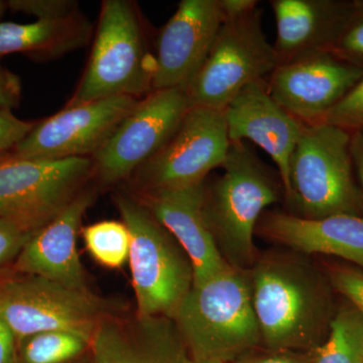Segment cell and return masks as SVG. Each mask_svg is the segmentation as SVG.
<instances>
[{
    "instance_id": "6da1fadb",
    "label": "cell",
    "mask_w": 363,
    "mask_h": 363,
    "mask_svg": "<svg viewBox=\"0 0 363 363\" xmlns=\"http://www.w3.org/2000/svg\"><path fill=\"white\" fill-rule=\"evenodd\" d=\"M262 342L269 350H316L335 312L330 279L305 257L272 253L250 269Z\"/></svg>"
},
{
    "instance_id": "7a4b0ae2",
    "label": "cell",
    "mask_w": 363,
    "mask_h": 363,
    "mask_svg": "<svg viewBox=\"0 0 363 363\" xmlns=\"http://www.w3.org/2000/svg\"><path fill=\"white\" fill-rule=\"evenodd\" d=\"M174 321L194 362L248 354L262 342L248 269L230 267L193 285Z\"/></svg>"
},
{
    "instance_id": "3957f363",
    "label": "cell",
    "mask_w": 363,
    "mask_h": 363,
    "mask_svg": "<svg viewBox=\"0 0 363 363\" xmlns=\"http://www.w3.org/2000/svg\"><path fill=\"white\" fill-rule=\"evenodd\" d=\"M221 168L211 186L205 183V216L226 262L250 269L259 259L253 241L257 224L279 202L283 185L245 142L231 143Z\"/></svg>"
},
{
    "instance_id": "277c9868",
    "label": "cell",
    "mask_w": 363,
    "mask_h": 363,
    "mask_svg": "<svg viewBox=\"0 0 363 363\" xmlns=\"http://www.w3.org/2000/svg\"><path fill=\"white\" fill-rule=\"evenodd\" d=\"M114 200L130 234L128 260L135 315L174 319L193 286L190 259L143 200L121 192Z\"/></svg>"
},
{
    "instance_id": "5b68a950",
    "label": "cell",
    "mask_w": 363,
    "mask_h": 363,
    "mask_svg": "<svg viewBox=\"0 0 363 363\" xmlns=\"http://www.w3.org/2000/svg\"><path fill=\"white\" fill-rule=\"evenodd\" d=\"M350 131L328 123L305 125L290 162L298 216H363V192L353 176Z\"/></svg>"
},
{
    "instance_id": "8992f818",
    "label": "cell",
    "mask_w": 363,
    "mask_h": 363,
    "mask_svg": "<svg viewBox=\"0 0 363 363\" xmlns=\"http://www.w3.org/2000/svg\"><path fill=\"white\" fill-rule=\"evenodd\" d=\"M152 67L135 4L105 0L87 66L67 106L147 95L152 92Z\"/></svg>"
},
{
    "instance_id": "52a82bcc",
    "label": "cell",
    "mask_w": 363,
    "mask_h": 363,
    "mask_svg": "<svg viewBox=\"0 0 363 363\" xmlns=\"http://www.w3.org/2000/svg\"><path fill=\"white\" fill-rule=\"evenodd\" d=\"M119 312V303L42 277L25 274L0 281V318L18 341L51 331L92 341L100 325Z\"/></svg>"
},
{
    "instance_id": "ba28073f",
    "label": "cell",
    "mask_w": 363,
    "mask_h": 363,
    "mask_svg": "<svg viewBox=\"0 0 363 363\" xmlns=\"http://www.w3.org/2000/svg\"><path fill=\"white\" fill-rule=\"evenodd\" d=\"M262 9L224 21L204 63L189 83L191 106L225 111L243 88L278 67L274 45L262 26Z\"/></svg>"
},
{
    "instance_id": "9c48e42d",
    "label": "cell",
    "mask_w": 363,
    "mask_h": 363,
    "mask_svg": "<svg viewBox=\"0 0 363 363\" xmlns=\"http://www.w3.org/2000/svg\"><path fill=\"white\" fill-rule=\"evenodd\" d=\"M92 175L91 157H0V217L35 233L84 190Z\"/></svg>"
},
{
    "instance_id": "30bf717a",
    "label": "cell",
    "mask_w": 363,
    "mask_h": 363,
    "mask_svg": "<svg viewBox=\"0 0 363 363\" xmlns=\"http://www.w3.org/2000/svg\"><path fill=\"white\" fill-rule=\"evenodd\" d=\"M223 111L191 106L169 142L133 174L145 193L203 183L230 149Z\"/></svg>"
},
{
    "instance_id": "8fae6325",
    "label": "cell",
    "mask_w": 363,
    "mask_h": 363,
    "mask_svg": "<svg viewBox=\"0 0 363 363\" xmlns=\"http://www.w3.org/2000/svg\"><path fill=\"white\" fill-rule=\"evenodd\" d=\"M190 107L185 88L152 91L145 95L91 157L93 175L104 185L133 176L169 142Z\"/></svg>"
},
{
    "instance_id": "7c38bea8",
    "label": "cell",
    "mask_w": 363,
    "mask_h": 363,
    "mask_svg": "<svg viewBox=\"0 0 363 363\" xmlns=\"http://www.w3.org/2000/svg\"><path fill=\"white\" fill-rule=\"evenodd\" d=\"M138 101L130 96H116L66 106L55 116L35 123L14 147L13 156L43 160L92 157Z\"/></svg>"
},
{
    "instance_id": "4fadbf2b",
    "label": "cell",
    "mask_w": 363,
    "mask_h": 363,
    "mask_svg": "<svg viewBox=\"0 0 363 363\" xmlns=\"http://www.w3.org/2000/svg\"><path fill=\"white\" fill-rule=\"evenodd\" d=\"M362 76V69L321 52L279 65L267 86L279 106L311 125L321 123Z\"/></svg>"
},
{
    "instance_id": "5bb4252c",
    "label": "cell",
    "mask_w": 363,
    "mask_h": 363,
    "mask_svg": "<svg viewBox=\"0 0 363 363\" xmlns=\"http://www.w3.org/2000/svg\"><path fill=\"white\" fill-rule=\"evenodd\" d=\"M219 0H183L157 38L152 91L187 88L223 23Z\"/></svg>"
},
{
    "instance_id": "9a60e30c",
    "label": "cell",
    "mask_w": 363,
    "mask_h": 363,
    "mask_svg": "<svg viewBox=\"0 0 363 363\" xmlns=\"http://www.w3.org/2000/svg\"><path fill=\"white\" fill-rule=\"evenodd\" d=\"M224 113L230 143L250 140L267 152L278 167L284 196L292 204L290 162L305 124L272 99L264 80L243 88Z\"/></svg>"
},
{
    "instance_id": "2e32d148",
    "label": "cell",
    "mask_w": 363,
    "mask_h": 363,
    "mask_svg": "<svg viewBox=\"0 0 363 363\" xmlns=\"http://www.w3.org/2000/svg\"><path fill=\"white\" fill-rule=\"evenodd\" d=\"M143 203L190 259L199 285L230 267L219 250L205 216V182L189 187L145 193Z\"/></svg>"
},
{
    "instance_id": "e0dca14e",
    "label": "cell",
    "mask_w": 363,
    "mask_h": 363,
    "mask_svg": "<svg viewBox=\"0 0 363 363\" xmlns=\"http://www.w3.org/2000/svg\"><path fill=\"white\" fill-rule=\"evenodd\" d=\"M94 363H195L168 317L105 320L91 344Z\"/></svg>"
},
{
    "instance_id": "ac0fdd59",
    "label": "cell",
    "mask_w": 363,
    "mask_h": 363,
    "mask_svg": "<svg viewBox=\"0 0 363 363\" xmlns=\"http://www.w3.org/2000/svg\"><path fill=\"white\" fill-rule=\"evenodd\" d=\"M96 197L85 188L52 221L30 236L16 259V269L77 289L89 290L77 250L81 222Z\"/></svg>"
},
{
    "instance_id": "d6986e66",
    "label": "cell",
    "mask_w": 363,
    "mask_h": 363,
    "mask_svg": "<svg viewBox=\"0 0 363 363\" xmlns=\"http://www.w3.org/2000/svg\"><path fill=\"white\" fill-rule=\"evenodd\" d=\"M279 65L315 52H332L357 11V1L272 0ZM278 65V66H279Z\"/></svg>"
},
{
    "instance_id": "ffe728a7",
    "label": "cell",
    "mask_w": 363,
    "mask_h": 363,
    "mask_svg": "<svg viewBox=\"0 0 363 363\" xmlns=\"http://www.w3.org/2000/svg\"><path fill=\"white\" fill-rule=\"evenodd\" d=\"M257 230L267 240L297 252L334 255L363 269V216L334 215L310 219L272 211L262 215Z\"/></svg>"
},
{
    "instance_id": "44dd1931",
    "label": "cell",
    "mask_w": 363,
    "mask_h": 363,
    "mask_svg": "<svg viewBox=\"0 0 363 363\" xmlns=\"http://www.w3.org/2000/svg\"><path fill=\"white\" fill-rule=\"evenodd\" d=\"M92 35V25L80 13L62 20H38L21 23L0 21V57L30 52L57 58L85 47Z\"/></svg>"
},
{
    "instance_id": "7402d4cb",
    "label": "cell",
    "mask_w": 363,
    "mask_h": 363,
    "mask_svg": "<svg viewBox=\"0 0 363 363\" xmlns=\"http://www.w3.org/2000/svg\"><path fill=\"white\" fill-rule=\"evenodd\" d=\"M314 352V363H363V316L346 305L335 312L327 338Z\"/></svg>"
},
{
    "instance_id": "603a6c76",
    "label": "cell",
    "mask_w": 363,
    "mask_h": 363,
    "mask_svg": "<svg viewBox=\"0 0 363 363\" xmlns=\"http://www.w3.org/2000/svg\"><path fill=\"white\" fill-rule=\"evenodd\" d=\"M21 363H70L85 352L92 341L65 331L43 332L18 341Z\"/></svg>"
},
{
    "instance_id": "cb8c5ba5",
    "label": "cell",
    "mask_w": 363,
    "mask_h": 363,
    "mask_svg": "<svg viewBox=\"0 0 363 363\" xmlns=\"http://www.w3.org/2000/svg\"><path fill=\"white\" fill-rule=\"evenodd\" d=\"M85 247L95 262L121 269L130 257V234L123 221L104 220L83 228Z\"/></svg>"
},
{
    "instance_id": "d4e9b609",
    "label": "cell",
    "mask_w": 363,
    "mask_h": 363,
    "mask_svg": "<svg viewBox=\"0 0 363 363\" xmlns=\"http://www.w3.org/2000/svg\"><path fill=\"white\" fill-rule=\"evenodd\" d=\"M353 133L363 130V76L322 121Z\"/></svg>"
},
{
    "instance_id": "484cf974",
    "label": "cell",
    "mask_w": 363,
    "mask_h": 363,
    "mask_svg": "<svg viewBox=\"0 0 363 363\" xmlns=\"http://www.w3.org/2000/svg\"><path fill=\"white\" fill-rule=\"evenodd\" d=\"M357 4V13L344 28L332 52L363 70V7L359 0Z\"/></svg>"
},
{
    "instance_id": "4316f807",
    "label": "cell",
    "mask_w": 363,
    "mask_h": 363,
    "mask_svg": "<svg viewBox=\"0 0 363 363\" xmlns=\"http://www.w3.org/2000/svg\"><path fill=\"white\" fill-rule=\"evenodd\" d=\"M7 7L38 20H62L79 13L78 2L71 0H11L7 1Z\"/></svg>"
},
{
    "instance_id": "83f0119b",
    "label": "cell",
    "mask_w": 363,
    "mask_h": 363,
    "mask_svg": "<svg viewBox=\"0 0 363 363\" xmlns=\"http://www.w3.org/2000/svg\"><path fill=\"white\" fill-rule=\"evenodd\" d=\"M333 289L343 295L363 316V272L354 267H333L330 272Z\"/></svg>"
},
{
    "instance_id": "f1b7e54d",
    "label": "cell",
    "mask_w": 363,
    "mask_h": 363,
    "mask_svg": "<svg viewBox=\"0 0 363 363\" xmlns=\"http://www.w3.org/2000/svg\"><path fill=\"white\" fill-rule=\"evenodd\" d=\"M33 234L20 224L0 217V267L16 259Z\"/></svg>"
},
{
    "instance_id": "f546056e",
    "label": "cell",
    "mask_w": 363,
    "mask_h": 363,
    "mask_svg": "<svg viewBox=\"0 0 363 363\" xmlns=\"http://www.w3.org/2000/svg\"><path fill=\"white\" fill-rule=\"evenodd\" d=\"M35 124L18 119L9 109H0V154L14 149L30 133Z\"/></svg>"
},
{
    "instance_id": "4dcf8cb0",
    "label": "cell",
    "mask_w": 363,
    "mask_h": 363,
    "mask_svg": "<svg viewBox=\"0 0 363 363\" xmlns=\"http://www.w3.org/2000/svg\"><path fill=\"white\" fill-rule=\"evenodd\" d=\"M21 79L0 65V109H11L20 104Z\"/></svg>"
},
{
    "instance_id": "1f68e13d",
    "label": "cell",
    "mask_w": 363,
    "mask_h": 363,
    "mask_svg": "<svg viewBox=\"0 0 363 363\" xmlns=\"http://www.w3.org/2000/svg\"><path fill=\"white\" fill-rule=\"evenodd\" d=\"M16 343L13 332L0 318V363H16Z\"/></svg>"
},
{
    "instance_id": "d6a6232c",
    "label": "cell",
    "mask_w": 363,
    "mask_h": 363,
    "mask_svg": "<svg viewBox=\"0 0 363 363\" xmlns=\"http://www.w3.org/2000/svg\"><path fill=\"white\" fill-rule=\"evenodd\" d=\"M224 21L241 18L259 6L257 0H219Z\"/></svg>"
},
{
    "instance_id": "836d02e7",
    "label": "cell",
    "mask_w": 363,
    "mask_h": 363,
    "mask_svg": "<svg viewBox=\"0 0 363 363\" xmlns=\"http://www.w3.org/2000/svg\"><path fill=\"white\" fill-rule=\"evenodd\" d=\"M269 354L259 355V357H247L241 358L240 363H314L298 355L291 354L288 350H271Z\"/></svg>"
},
{
    "instance_id": "e575fe53",
    "label": "cell",
    "mask_w": 363,
    "mask_h": 363,
    "mask_svg": "<svg viewBox=\"0 0 363 363\" xmlns=\"http://www.w3.org/2000/svg\"><path fill=\"white\" fill-rule=\"evenodd\" d=\"M350 152L353 168L357 169L363 192V130L351 133Z\"/></svg>"
},
{
    "instance_id": "d590c367",
    "label": "cell",
    "mask_w": 363,
    "mask_h": 363,
    "mask_svg": "<svg viewBox=\"0 0 363 363\" xmlns=\"http://www.w3.org/2000/svg\"><path fill=\"white\" fill-rule=\"evenodd\" d=\"M7 9V2L0 1V20H1L2 16H4V13H6Z\"/></svg>"
},
{
    "instance_id": "8d00e7d4",
    "label": "cell",
    "mask_w": 363,
    "mask_h": 363,
    "mask_svg": "<svg viewBox=\"0 0 363 363\" xmlns=\"http://www.w3.org/2000/svg\"><path fill=\"white\" fill-rule=\"evenodd\" d=\"M195 363H226L221 362V360L217 359H207V360H198V362H194Z\"/></svg>"
},
{
    "instance_id": "74e56055",
    "label": "cell",
    "mask_w": 363,
    "mask_h": 363,
    "mask_svg": "<svg viewBox=\"0 0 363 363\" xmlns=\"http://www.w3.org/2000/svg\"><path fill=\"white\" fill-rule=\"evenodd\" d=\"M359 4H362V6L363 7V0H359Z\"/></svg>"
},
{
    "instance_id": "f35d334b",
    "label": "cell",
    "mask_w": 363,
    "mask_h": 363,
    "mask_svg": "<svg viewBox=\"0 0 363 363\" xmlns=\"http://www.w3.org/2000/svg\"><path fill=\"white\" fill-rule=\"evenodd\" d=\"M0 156H1V154H0Z\"/></svg>"
}]
</instances>
